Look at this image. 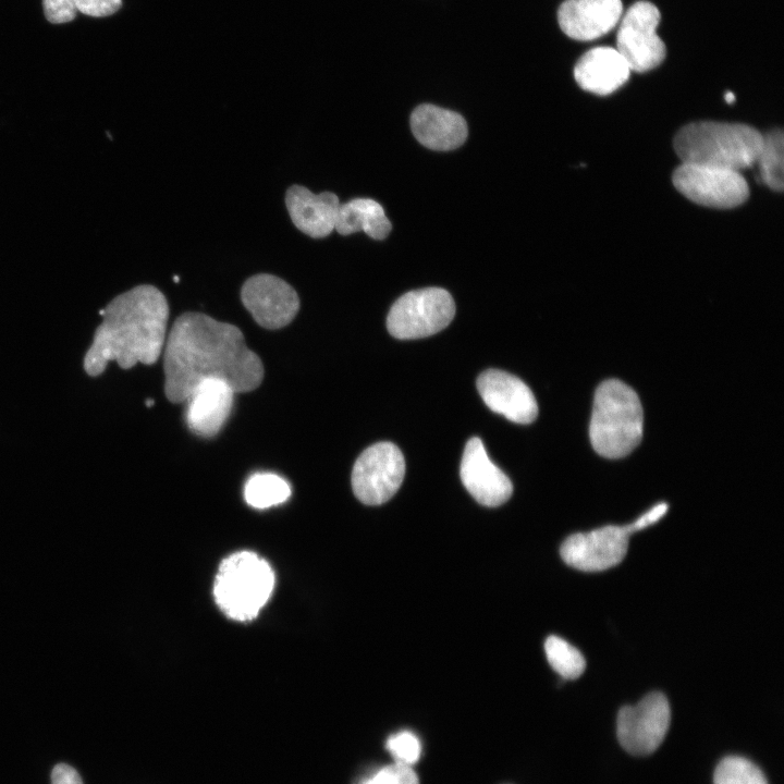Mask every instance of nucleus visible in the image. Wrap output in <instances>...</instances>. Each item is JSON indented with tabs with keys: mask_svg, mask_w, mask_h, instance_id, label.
<instances>
[{
	"mask_svg": "<svg viewBox=\"0 0 784 784\" xmlns=\"http://www.w3.org/2000/svg\"><path fill=\"white\" fill-rule=\"evenodd\" d=\"M164 392L172 403L185 402L207 379L228 383L235 393L260 385L264 366L242 331L201 313L176 318L164 342Z\"/></svg>",
	"mask_w": 784,
	"mask_h": 784,
	"instance_id": "obj_1",
	"label": "nucleus"
},
{
	"mask_svg": "<svg viewBox=\"0 0 784 784\" xmlns=\"http://www.w3.org/2000/svg\"><path fill=\"white\" fill-rule=\"evenodd\" d=\"M103 309V320L84 357L87 375H101L111 360L122 369L156 363L164 346L169 317L162 292L152 285H138L114 297Z\"/></svg>",
	"mask_w": 784,
	"mask_h": 784,
	"instance_id": "obj_2",
	"label": "nucleus"
},
{
	"mask_svg": "<svg viewBox=\"0 0 784 784\" xmlns=\"http://www.w3.org/2000/svg\"><path fill=\"white\" fill-rule=\"evenodd\" d=\"M763 135L739 123L695 122L682 127L674 149L682 163L703 164L740 172L758 159Z\"/></svg>",
	"mask_w": 784,
	"mask_h": 784,
	"instance_id": "obj_3",
	"label": "nucleus"
},
{
	"mask_svg": "<svg viewBox=\"0 0 784 784\" xmlns=\"http://www.w3.org/2000/svg\"><path fill=\"white\" fill-rule=\"evenodd\" d=\"M642 407L636 392L616 379L602 382L595 394L589 437L607 458L628 455L641 441Z\"/></svg>",
	"mask_w": 784,
	"mask_h": 784,
	"instance_id": "obj_4",
	"label": "nucleus"
},
{
	"mask_svg": "<svg viewBox=\"0 0 784 784\" xmlns=\"http://www.w3.org/2000/svg\"><path fill=\"white\" fill-rule=\"evenodd\" d=\"M274 574L267 561L250 551L225 558L213 583V596L229 617L246 622L255 618L268 601Z\"/></svg>",
	"mask_w": 784,
	"mask_h": 784,
	"instance_id": "obj_5",
	"label": "nucleus"
},
{
	"mask_svg": "<svg viewBox=\"0 0 784 784\" xmlns=\"http://www.w3.org/2000/svg\"><path fill=\"white\" fill-rule=\"evenodd\" d=\"M454 315L455 304L446 290L425 287L407 292L394 302L387 328L396 339H420L448 327Z\"/></svg>",
	"mask_w": 784,
	"mask_h": 784,
	"instance_id": "obj_6",
	"label": "nucleus"
},
{
	"mask_svg": "<svg viewBox=\"0 0 784 784\" xmlns=\"http://www.w3.org/2000/svg\"><path fill=\"white\" fill-rule=\"evenodd\" d=\"M404 475L405 460L401 450L392 442H378L356 460L352 470V489L362 503L380 505L395 494Z\"/></svg>",
	"mask_w": 784,
	"mask_h": 784,
	"instance_id": "obj_7",
	"label": "nucleus"
},
{
	"mask_svg": "<svg viewBox=\"0 0 784 784\" xmlns=\"http://www.w3.org/2000/svg\"><path fill=\"white\" fill-rule=\"evenodd\" d=\"M661 15L658 8L645 0L635 2L621 20L616 50L630 71L647 72L660 65L666 49L657 34Z\"/></svg>",
	"mask_w": 784,
	"mask_h": 784,
	"instance_id": "obj_8",
	"label": "nucleus"
},
{
	"mask_svg": "<svg viewBox=\"0 0 784 784\" xmlns=\"http://www.w3.org/2000/svg\"><path fill=\"white\" fill-rule=\"evenodd\" d=\"M676 189L691 201L712 208H734L749 195L746 180L738 171L682 163L673 173Z\"/></svg>",
	"mask_w": 784,
	"mask_h": 784,
	"instance_id": "obj_9",
	"label": "nucleus"
},
{
	"mask_svg": "<svg viewBox=\"0 0 784 784\" xmlns=\"http://www.w3.org/2000/svg\"><path fill=\"white\" fill-rule=\"evenodd\" d=\"M671 722L666 697L659 691L645 696L634 706L623 707L617 714L616 735L629 754L645 756L662 744Z\"/></svg>",
	"mask_w": 784,
	"mask_h": 784,
	"instance_id": "obj_10",
	"label": "nucleus"
},
{
	"mask_svg": "<svg viewBox=\"0 0 784 784\" xmlns=\"http://www.w3.org/2000/svg\"><path fill=\"white\" fill-rule=\"evenodd\" d=\"M245 308L266 329L287 326L299 309L296 291L279 277L259 273L248 278L241 290Z\"/></svg>",
	"mask_w": 784,
	"mask_h": 784,
	"instance_id": "obj_11",
	"label": "nucleus"
},
{
	"mask_svg": "<svg viewBox=\"0 0 784 784\" xmlns=\"http://www.w3.org/2000/svg\"><path fill=\"white\" fill-rule=\"evenodd\" d=\"M629 535L624 526L608 525L567 537L560 548L563 561L584 572H600L622 562Z\"/></svg>",
	"mask_w": 784,
	"mask_h": 784,
	"instance_id": "obj_12",
	"label": "nucleus"
},
{
	"mask_svg": "<svg viewBox=\"0 0 784 784\" xmlns=\"http://www.w3.org/2000/svg\"><path fill=\"white\" fill-rule=\"evenodd\" d=\"M460 474L466 490L481 505L499 506L512 495L510 478L492 463L478 437L467 441Z\"/></svg>",
	"mask_w": 784,
	"mask_h": 784,
	"instance_id": "obj_13",
	"label": "nucleus"
},
{
	"mask_svg": "<svg viewBox=\"0 0 784 784\" xmlns=\"http://www.w3.org/2000/svg\"><path fill=\"white\" fill-rule=\"evenodd\" d=\"M478 392L493 412L516 424H530L538 415V405L529 387L517 377L488 369L477 379Z\"/></svg>",
	"mask_w": 784,
	"mask_h": 784,
	"instance_id": "obj_14",
	"label": "nucleus"
},
{
	"mask_svg": "<svg viewBox=\"0 0 784 784\" xmlns=\"http://www.w3.org/2000/svg\"><path fill=\"white\" fill-rule=\"evenodd\" d=\"M622 12L621 0H565L559 8L558 20L565 35L588 41L613 29Z\"/></svg>",
	"mask_w": 784,
	"mask_h": 784,
	"instance_id": "obj_15",
	"label": "nucleus"
},
{
	"mask_svg": "<svg viewBox=\"0 0 784 784\" xmlns=\"http://www.w3.org/2000/svg\"><path fill=\"white\" fill-rule=\"evenodd\" d=\"M234 390L224 381L207 379L187 396L186 421L197 436H216L226 421L233 405Z\"/></svg>",
	"mask_w": 784,
	"mask_h": 784,
	"instance_id": "obj_16",
	"label": "nucleus"
},
{
	"mask_svg": "<svg viewBox=\"0 0 784 784\" xmlns=\"http://www.w3.org/2000/svg\"><path fill=\"white\" fill-rule=\"evenodd\" d=\"M285 205L294 225L314 238L328 236L335 226L340 200L331 192L314 194L302 185H292Z\"/></svg>",
	"mask_w": 784,
	"mask_h": 784,
	"instance_id": "obj_17",
	"label": "nucleus"
},
{
	"mask_svg": "<svg viewBox=\"0 0 784 784\" xmlns=\"http://www.w3.org/2000/svg\"><path fill=\"white\" fill-rule=\"evenodd\" d=\"M411 127L422 146L438 151L462 146L468 134L467 123L461 114L430 103L420 105L413 111Z\"/></svg>",
	"mask_w": 784,
	"mask_h": 784,
	"instance_id": "obj_18",
	"label": "nucleus"
},
{
	"mask_svg": "<svg viewBox=\"0 0 784 784\" xmlns=\"http://www.w3.org/2000/svg\"><path fill=\"white\" fill-rule=\"evenodd\" d=\"M630 70L612 47H596L583 54L574 68V77L584 90L609 95L625 84Z\"/></svg>",
	"mask_w": 784,
	"mask_h": 784,
	"instance_id": "obj_19",
	"label": "nucleus"
},
{
	"mask_svg": "<svg viewBox=\"0 0 784 784\" xmlns=\"http://www.w3.org/2000/svg\"><path fill=\"white\" fill-rule=\"evenodd\" d=\"M391 229L383 207L373 199L354 198L340 204L334 230L342 235L363 231L373 240H383Z\"/></svg>",
	"mask_w": 784,
	"mask_h": 784,
	"instance_id": "obj_20",
	"label": "nucleus"
},
{
	"mask_svg": "<svg viewBox=\"0 0 784 784\" xmlns=\"http://www.w3.org/2000/svg\"><path fill=\"white\" fill-rule=\"evenodd\" d=\"M290 495V485L280 476L270 473L253 475L244 488L245 501L256 509H267L281 504Z\"/></svg>",
	"mask_w": 784,
	"mask_h": 784,
	"instance_id": "obj_21",
	"label": "nucleus"
},
{
	"mask_svg": "<svg viewBox=\"0 0 784 784\" xmlns=\"http://www.w3.org/2000/svg\"><path fill=\"white\" fill-rule=\"evenodd\" d=\"M783 132L773 130L762 138L761 149L757 159L762 182L771 189H783Z\"/></svg>",
	"mask_w": 784,
	"mask_h": 784,
	"instance_id": "obj_22",
	"label": "nucleus"
},
{
	"mask_svg": "<svg viewBox=\"0 0 784 784\" xmlns=\"http://www.w3.org/2000/svg\"><path fill=\"white\" fill-rule=\"evenodd\" d=\"M544 652L551 667L564 679H576L586 667L581 652L559 636H549L544 641Z\"/></svg>",
	"mask_w": 784,
	"mask_h": 784,
	"instance_id": "obj_23",
	"label": "nucleus"
},
{
	"mask_svg": "<svg viewBox=\"0 0 784 784\" xmlns=\"http://www.w3.org/2000/svg\"><path fill=\"white\" fill-rule=\"evenodd\" d=\"M713 784H768L761 770L746 758L728 756L715 768Z\"/></svg>",
	"mask_w": 784,
	"mask_h": 784,
	"instance_id": "obj_24",
	"label": "nucleus"
},
{
	"mask_svg": "<svg viewBox=\"0 0 784 784\" xmlns=\"http://www.w3.org/2000/svg\"><path fill=\"white\" fill-rule=\"evenodd\" d=\"M385 747L395 763L408 767L415 764L421 754L419 738L409 731H401L391 735L387 739Z\"/></svg>",
	"mask_w": 784,
	"mask_h": 784,
	"instance_id": "obj_25",
	"label": "nucleus"
},
{
	"mask_svg": "<svg viewBox=\"0 0 784 784\" xmlns=\"http://www.w3.org/2000/svg\"><path fill=\"white\" fill-rule=\"evenodd\" d=\"M357 784H419L412 767L391 763L364 777Z\"/></svg>",
	"mask_w": 784,
	"mask_h": 784,
	"instance_id": "obj_26",
	"label": "nucleus"
},
{
	"mask_svg": "<svg viewBox=\"0 0 784 784\" xmlns=\"http://www.w3.org/2000/svg\"><path fill=\"white\" fill-rule=\"evenodd\" d=\"M47 20L53 24L72 21L76 15L74 0H42Z\"/></svg>",
	"mask_w": 784,
	"mask_h": 784,
	"instance_id": "obj_27",
	"label": "nucleus"
},
{
	"mask_svg": "<svg viewBox=\"0 0 784 784\" xmlns=\"http://www.w3.org/2000/svg\"><path fill=\"white\" fill-rule=\"evenodd\" d=\"M121 4L122 0H74L76 11L95 17L111 15Z\"/></svg>",
	"mask_w": 784,
	"mask_h": 784,
	"instance_id": "obj_28",
	"label": "nucleus"
},
{
	"mask_svg": "<svg viewBox=\"0 0 784 784\" xmlns=\"http://www.w3.org/2000/svg\"><path fill=\"white\" fill-rule=\"evenodd\" d=\"M667 511V504L665 503H659L651 507L649 511H647L645 514H642L640 517H638L635 522L632 524H628L624 526L625 530L628 535L641 530L644 528L649 527L650 525H653L657 523L660 518L664 516V514Z\"/></svg>",
	"mask_w": 784,
	"mask_h": 784,
	"instance_id": "obj_29",
	"label": "nucleus"
},
{
	"mask_svg": "<svg viewBox=\"0 0 784 784\" xmlns=\"http://www.w3.org/2000/svg\"><path fill=\"white\" fill-rule=\"evenodd\" d=\"M51 784H83L75 769L65 763L57 764L51 772Z\"/></svg>",
	"mask_w": 784,
	"mask_h": 784,
	"instance_id": "obj_30",
	"label": "nucleus"
},
{
	"mask_svg": "<svg viewBox=\"0 0 784 784\" xmlns=\"http://www.w3.org/2000/svg\"><path fill=\"white\" fill-rule=\"evenodd\" d=\"M724 98L727 103H733L735 101V95L732 91H727L724 95Z\"/></svg>",
	"mask_w": 784,
	"mask_h": 784,
	"instance_id": "obj_31",
	"label": "nucleus"
},
{
	"mask_svg": "<svg viewBox=\"0 0 784 784\" xmlns=\"http://www.w3.org/2000/svg\"><path fill=\"white\" fill-rule=\"evenodd\" d=\"M151 405H154V400H146V406L150 407Z\"/></svg>",
	"mask_w": 784,
	"mask_h": 784,
	"instance_id": "obj_32",
	"label": "nucleus"
}]
</instances>
